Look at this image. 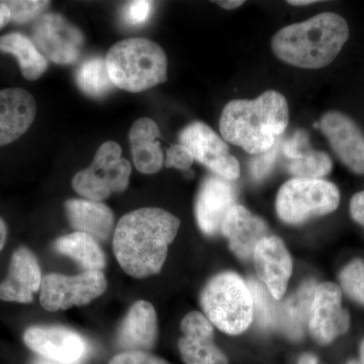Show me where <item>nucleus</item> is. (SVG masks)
Returning <instances> with one entry per match:
<instances>
[{
  "label": "nucleus",
  "instance_id": "f257e3e1",
  "mask_svg": "<svg viewBox=\"0 0 364 364\" xmlns=\"http://www.w3.org/2000/svg\"><path fill=\"white\" fill-rule=\"evenodd\" d=\"M181 221L162 208H143L117 223L112 246L119 267L135 279L157 274L166 260Z\"/></svg>",
  "mask_w": 364,
  "mask_h": 364
},
{
  "label": "nucleus",
  "instance_id": "f03ea898",
  "mask_svg": "<svg viewBox=\"0 0 364 364\" xmlns=\"http://www.w3.org/2000/svg\"><path fill=\"white\" fill-rule=\"evenodd\" d=\"M286 97L274 90L256 100H235L224 107L220 131L228 142L259 155L272 149L289 124Z\"/></svg>",
  "mask_w": 364,
  "mask_h": 364
},
{
  "label": "nucleus",
  "instance_id": "7ed1b4c3",
  "mask_svg": "<svg viewBox=\"0 0 364 364\" xmlns=\"http://www.w3.org/2000/svg\"><path fill=\"white\" fill-rule=\"evenodd\" d=\"M349 38V26L339 14L323 13L275 33L272 51L277 58L305 69L331 64Z\"/></svg>",
  "mask_w": 364,
  "mask_h": 364
},
{
  "label": "nucleus",
  "instance_id": "20e7f679",
  "mask_svg": "<svg viewBox=\"0 0 364 364\" xmlns=\"http://www.w3.org/2000/svg\"><path fill=\"white\" fill-rule=\"evenodd\" d=\"M105 65L114 87L141 92L167 80V57L157 43L132 38L112 46Z\"/></svg>",
  "mask_w": 364,
  "mask_h": 364
},
{
  "label": "nucleus",
  "instance_id": "39448f33",
  "mask_svg": "<svg viewBox=\"0 0 364 364\" xmlns=\"http://www.w3.org/2000/svg\"><path fill=\"white\" fill-rule=\"evenodd\" d=\"M205 316L230 335L245 332L253 321V299L247 282L235 272H223L208 280L200 294Z\"/></svg>",
  "mask_w": 364,
  "mask_h": 364
},
{
  "label": "nucleus",
  "instance_id": "423d86ee",
  "mask_svg": "<svg viewBox=\"0 0 364 364\" xmlns=\"http://www.w3.org/2000/svg\"><path fill=\"white\" fill-rule=\"evenodd\" d=\"M340 203V191L324 179L293 178L280 188L277 198V212L282 222L301 225L331 214Z\"/></svg>",
  "mask_w": 364,
  "mask_h": 364
},
{
  "label": "nucleus",
  "instance_id": "0eeeda50",
  "mask_svg": "<svg viewBox=\"0 0 364 364\" xmlns=\"http://www.w3.org/2000/svg\"><path fill=\"white\" fill-rule=\"evenodd\" d=\"M132 167L122 158V149L114 141L98 148L95 159L87 168L81 170L72 181L74 191L93 202H102L112 193L126 191L130 182Z\"/></svg>",
  "mask_w": 364,
  "mask_h": 364
},
{
  "label": "nucleus",
  "instance_id": "6e6552de",
  "mask_svg": "<svg viewBox=\"0 0 364 364\" xmlns=\"http://www.w3.org/2000/svg\"><path fill=\"white\" fill-rule=\"evenodd\" d=\"M107 287L102 272H83L77 275L50 273L43 277L40 303L49 312L83 306L102 296Z\"/></svg>",
  "mask_w": 364,
  "mask_h": 364
},
{
  "label": "nucleus",
  "instance_id": "1a4fd4ad",
  "mask_svg": "<svg viewBox=\"0 0 364 364\" xmlns=\"http://www.w3.org/2000/svg\"><path fill=\"white\" fill-rule=\"evenodd\" d=\"M32 41L41 54L60 65L75 63L85 37L75 26L58 14H44L33 23Z\"/></svg>",
  "mask_w": 364,
  "mask_h": 364
},
{
  "label": "nucleus",
  "instance_id": "9d476101",
  "mask_svg": "<svg viewBox=\"0 0 364 364\" xmlns=\"http://www.w3.org/2000/svg\"><path fill=\"white\" fill-rule=\"evenodd\" d=\"M179 143L186 146L195 160L202 163L215 176L233 181L240 176V164L229 147L208 124L193 122L179 134Z\"/></svg>",
  "mask_w": 364,
  "mask_h": 364
},
{
  "label": "nucleus",
  "instance_id": "9b49d317",
  "mask_svg": "<svg viewBox=\"0 0 364 364\" xmlns=\"http://www.w3.org/2000/svg\"><path fill=\"white\" fill-rule=\"evenodd\" d=\"M350 327V316L342 306L340 287L333 282L318 284L314 293L308 328L318 343L328 345L344 335Z\"/></svg>",
  "mask_w": 364,
  "mask_h": 364
},
{
  "label": "nucleus",
  "instance_id": "f8f14e48",
  "mask_svg": "<svg viewBox=\"0 0 364 364\" xmlns=\"http://www.w3.org/2000/svg\"><path fill=\"white\" fill-rule=\"evenodd\" d=\"M28 348L61 363H75L85 355V339L70 328L60 325H33L23 333Z\"/></svg>",
  "mask_w": 364,
  "mask_h": 364
},
{
  "label": "nucleus",
  "instance_id": "ddd939ff",
  "mask_svg": "<svg viewBox=\"0 0 364 364\" xmlns=\"http://www.w3.org/2000/svg\"><path fill=\"white\" fill-rule=\"evenodd\" d=\"M237 195L233 184L217 176L205 177L196 196L195 213L203 234L215 236L222 231L225 218L234 205Z\"/></svg>",
  "mask_w": 364,
  "mask_h": 364
},
{
  "label": "nucleus",
  "instance_id": "4468645a",
  "mask_svg": "<svg viewBox=\"0 0 364 364\" xmlns=\"http://www.w3.org/2000/svg\"><path fill=\"white\" fill-rule=\"evenodd\" d=\"M320 128L345 166L363 176L364 136L355 122L342 112H329L321 119Z\"/></svg>",
  "mask_w": 364,
  "mask_h": 364
},
{
  "label": "nucleus",
  "instance_id": "2eb2a0df",
  "mask_svg": "<svg viewBox=\"0 0 364 364\" xmlns=\"http://www.w3.org/2000/svg\"><path fill=\"white\" fill-rule=\"evenodd\" d=\"M183 337L178 341L186 364H229L226 354L215 344L214 327L202 313H188L181 321Z\"/></svg>",
  "mask_w": 364,
  "mask_h": 364
},
{
  "label": "nucleus",
  "instance_id": "dca6fc26",
  "mask_svg": "<svg viewBox=\"0 0 364 364\" xmlns=\"http://www.w3.org/2000/svg\"><path fill=\"white\" fill-rule=\"evenodd\" d=\"M253 260L261 282L273 298L280 301L293 272V261L284 242L277 236L265 237L256 246Z\"/></svg>",
  "mask_w": 364,
  "mask_h": 364
},
{
  "label": "nucleus",
  "instance_id": "f3484780",
  "mask_svg": "<svg viewBox=\"0 0 364 364\" xmlns=\"http://www.w3.org/2000/svg\"><path fill=\"white\" fill-rule=\"evenodd\" d=\"M42 270L37 256L21 246L14 251L6 279L0 282V301L31 304L42 286Z\"/></svg>",
  "mask_w": 364,
  "mask_h": 364
},
{
  "label": "nucleus",
  "instance_id": "a211bd4d",
  "mask_svg": "<svg viewBox=\"0 0 364 364\" xmlns=\"http://www.w3.org/2000/svg\"><path fill=\"white\" fill-rule=\"evenodd\" d=\"M157 340L158 318L154 306L149 301H136L117 329V348L122 352H149L154 348Z\"/></svg>",
  "mask_w": 364,
  "mask_h": 364
},
{
  "label": "nucleus",
  "instance_id": "6ab92c4d",
  "mask_svg": "<svg viewBox=\"0 0 364 364\" xmlns=\"http://www.w3.org/2000/svg\"><path fill=\"white\" fill-rule=\"evenodd\" d=\"M37 114L35 98L23 88L0 90V147L20 139Z\"/></svg>",
  "mask_w": 364,
  "mask_h": 364
},
{
  "label": "nucleus",
  "instance_id": "aec40b11",
  "mask_svg": "<svg viewBox=\"0 0 364 364\" xmlns=\"http://www.w3.org/2000/svg\"><path fill=\"white\" fill-rule=\"evenodd\" d=\"M221 233L229 241V246L240 259H252L256 246L268 236V228L258 215L243 205H234L228 212L222 225Z\"/></svg>",
  "mask_w": 364,
  "mask_h": 364
},
{
  "label": "nucleus",
  "instance_id": "412c9836",
  "mask_svg": "<svg viewBox=\"0 0 364 364\" xmlns=\"http://www.w3.org/2000/svg\"><path fill=\"white\" fill-rule=\"evenodd\" d=\"M64 207L67 219L76 232L90 235L97 242L111 238L114 215L107 205L90 200H69Z\"/></svg>",
  "mask_w": 364,
  "mask_h": 364
},
{
  "label": "nucleus",
  "instance_id": "4be33fe9",
  "mask_svg": "<svg viewBox=\"0 0 364 364\" xmlns=\"http://www.w3.org/2000/svg\"><path fill=\"white\" fill-rule=\"evenodd\" d=\"M161 136L157 124L149 117H141L132 126L129 139L136 168L144 174L156 173L164 157L157 139Z\"/></svg>",
  "mask_w": 364,
  "mask_h": 364
},
{
  "label": "nucleus",
  "instance_id": "5701e85b",
  "mask_svg": "<svg viewBox=\"0 0 364 364\" xmlns=\"http://www.w3.org/2000/svg\"><path fill=\"white\" fill-rule=\"evenodd\" d=\"M55 252L78 263L83 272H102L107 267L105 254L98 242L90 235L73 232L53 243Z\"/></svg>",
  "mask_w": 364,
  "mask_h": 364
},
{
  "label": "nucleus",
  "instance_id": "b1692460",
  "mask_svg": "<svg viewBox=\"0 0 364 364\" xmlns=\"http://www.w3.org/2000/svg\"><path fill=\"white\" fill-rule=\"evenodd\" d=\"M317 286L315 280H306L293 296L282 303L279 331L284 333L289 338L299 340L304 336Z\"/></svg>",
  "mask_w": 364,
  "mask_h": 364
},
{
  "label": "nucleus",
  "instance_id": "393cba45",
  "mask_svg": "<svg viewBox=\"0 0 364 364\" xmlns=\"http://www.w3.org/2000/svg\"><path fill=\"white\" fill-rule=\"evenodd\" d=\"M0 52L16 57L26 80H37L47 71L48 60L23 33H11L0 37Z\"/></svg>",
  "mask_w": 364,
  "mask_h": 364
},
{
  "label": "nucleus",
  "instance_id": "a878e982",
  "mask_svg": "<svg viewBox=\"0 0 364 364\" xmlns=\"http://www.w3.org/2000/svg\"><path fill=\"white\" fill-rule=\"evenodd\" d=\"M76 82L83 93L93 98L104 97L114 87L105 60L100 57L87 59L79 66Z\"/></svg>",
  "mask_w": 364,
  "mask_h": 364
},
{
  "label": "nucleus",
  "instance_id": "bb28decb",
  "mask_svg": "<svg viewBox=\"0 0 364 364\" xmlns=\"http://www.w3.org/2000/svg\"><path fill=\"white\" fill-rule=\"evenodd\" d=\"M253 299V320L263 330H279L282 303L277 301L267 287L253 277L247 280Z\"/></svg>",
  "mask_w": 364,
  "mask_h": 364
},
{
  "label": "nucleus",
  "instance_id": "cd10ccee",
  "mask_svg": "<svg viewBox=\"0 0 364 364\" xmlns=\"http://www.w3.org/2000/svg\"><path fill=\"white\" fill-rule=\"evenodd\" d=\"M332 166L327 153L314 150L310 145L299 151L294 159L287 160L286 169L294 178L322 179L331 172Z\"/></svg>",
  "mask_w": 364,
  "mask_h": 364
},
{
  "label": "nucleus",
  "instance_id": "c85d7f7f",
  "mask_svg": "<svg viewBox=\"0 0 364 364\" xmlns=\"http://www.w3.org/2000/svg\"><path fill=\"white\" fill-rule=\"evenodd\" d=\"M339 280L345 294L364 306V261L354 259L345 265L340 272Z\"/></svg>",
  "mask_w": 364,
  "mask_h": 364
},
{
  "label": "nucleus",
  "instance_id": "c756f323",
  "mask_svg": "<svg viewBox=\"0 0 364 364\" xmlns=\"http://www.w3.org/2000/svg\"><path fill=\"white\" fill-rule=\"evenodd\" d=\"M11 13V21L23 25L42 16L43 11L49 6L50 1L40 0H7L4 1Z\"/></svg>",
  "mask_w": 364,
  "mask_h": 364
},
{
  "label": "nucleus",
  "instance_id": "7c9ffc66",
  "mask_svg": "<svg viewBox=\"0 0 364 364\" xmlns=\"http://www.w3.org/2000/svg\"><path fill=\"white\" fill-rule=\"evenodd\" d=\"M279 143L277 142L273 145L272 149L258 155L257 157L251 160L249 164L250 174L255 181H262L274 168L275 162L279 157Z\"/></svg>",
  "mask_w": 364,
  "mask_h": 364
},
{
  "label": "nucleus",
  "instance_id": "2f4dec72",
  "mask_svg": "<svg viewBox=\"0 0 364 364\" xmlns=\"http://www.w3.org/2000/svg\"><path fill=\"white\" fill-rule=\"evenodd\" d=\"M153 4L151 1H131L123 9V20L130 26H140L148 21L152 13Z\"/></svg>",
  "mask_w": 364,
  "mask_h": 364
},
{
  "label": "nucleus",
  "instance_id": "473e14b6",
  "mask_svg": "<svg viewBox=\"0 0 364 364\" xmlns=\"http://www.w3.org/2000/svg\"><path fill=\"white\" fill-rule=\"evenodd\" d=\"M193 161H195V158H193L191 151L181 143L171 146L167 150L165 165L168 168L188 170L191 168Z\"/></svg>",
  "mask_w": 364,
  "mask_h": 364
},
{
  "label": "nucleus",
  "instance_id": "72a5a7b5",
  "mask_svg": "<svg viewBox=\"0 0 364 364\" xmlns=\"http://www.w3.org/2000/svg\"><path fill=\"white\" fill-rule=\"evenodd\" d=\"M109 364H170L163 358L143 351H124L117 354Z\"/></svg>",
  "mask_w": 364,
  "mask_h": 364
},
{
  "label": "nucleus",
  "instance_id": "f704fd0d",
  "mask_svg": "<svg viewBox=\"0 0 364 364\" xmlns=\"http://www.w3.org/2000/svg\"><path fill=\"white\" fill-rule=\"evenodd\" d=\"M309 145H310V142H309L308 133L304 130H299L294 134L293 136L287 139L286 142L282 144V152L287 160L294 159L299 151Z\"/></svg>",
  "mask_w": 364,
  "mask_h": 364
},
{
  "label": "nucleus",
  "instance_id": "c9c22d12",
  "mask_svg": "<svg viewBox=\"0 0 364 364\" xmlns=\"http://www.w3.org/2000/svg\"><path fill=\"white\" fill-rule=\"evenodd\" d=\"M349 210H350L352 219L360 226L364 227V191H359L352 196Z\"/></svg>",
  "mask_w": 364,
  "mask_h": 364
},
{
  "label": "nucleus",
  "instance_id": "e433bc0d",
  "mask_svg": "<svg viewBox=\"0 0 364 364\" xmlns=\"http://www.w3.org/2000/svg\"><path fill=\"white\" fill-rule=\"evenodd\" d=\"M11 21V13L4 1H0V28Z\"/></svg>",
  "mask_w": 364,
  "mask_h": 364
},
{
  "label": "nucleus",
  "instance_id": "4c0bfd02",
  "mask_svg": "<svg viewBox=\"0 0 364 364\" xmlns=\"http://www.w3.org/2000/svg\"><path fill=\"white\" fill-rule=\"evenodd\" d=\"M223 9L231 11V9H238L242 4H244L243 0H226V1H215Z\"/></svg>",
  "mask_w": 364,
  "mask_h": 364
},
{
  "label": "nucleus",
  "instance_id": "58836bf2",
  "mask_svg": "<svg viewBox=\"0 0 364 364\" xmlns=\"http://www.w3.org/2000/svg\"><path fill=\"white\" fill-rule=\"evenodd\" d=\"M7 239V226L6 222L0 217V252L6 245Z\"/></svg>",
  "mask_w": 364,
  "mask_h": 364
},
{
  "label": "nucleus",
  "instance_id": "ea45409f",
  "mask_svg": "<svg viewBox=\"0 0 364 364\" xmlns=\"http://www.w3.org/2000/svg\"><path fill=\"white\" fill-rule=\"evenodd\" d=\"M298 364H318V358L311 353H305L299 358Z\"/></svg>",
  "mask_w": 364,
  "mask_h": 364
},
{
  "label": "nucleus",
  "instance_id": "a19ab883",
  "mask_svg": "<svg viewBox=\"0 0 364 364\" xmlns=\"http://www.w3.org/2000/svg\"><path fill=\"white\" fill-rule=\"evenodd\" d=\"M315 0H298V1H289V4H291V6H309V4H315Z\"/></svg>",
  "mask_w": 364,
  "mask_h": 364
},
{
  "label": "nucleus",
  "instance_id": "79ce46f5",
  "mask_svg": "<svg viewBox=\"0 0 364 364\" xmlns=\"http://www.w3.org/2000/svg\"><path fill=\"white\" fill-rule=\"evenodd\" d=\"M359 354H360V364H364V339L359 347Z\"/></svg>",
  "mask_w": 364,
  "mask_h": 364
},
{
  "label": "nucleus",
  "instance_id": "37998d69",
  "mask_svg": "<svg viewBox=\"0 0 364 364\" xmlns=\"http://www.w3.org/2000/svg\"><path fill=\"white\" fill-rule=\"evenodd\" d=\"M346 364H359V363L356 360H350V361H348V363H347Z\"/></svg>",
  "mask_w": 364,
  "mask_h": 364
}]
</instances>
